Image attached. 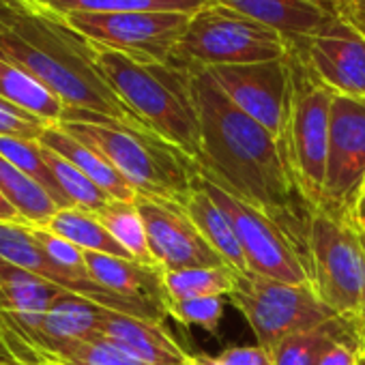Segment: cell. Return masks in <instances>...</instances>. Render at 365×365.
<instances>
[{"label":"cell","instance_id":"52a82bcc","mask_svg":"<svg viewBox=\"0 0 365 365\" xmlns=\"http://www.w3.org/2000/svg\"><path fill=\"white\" fill-rule=\"evenodd\" d=\"M307 256L316 294L337 316L365 320V250L359 232L348 222L314 211Z\"/></svg>","mask_w":365,"mask_h":365},{"label":"cell","instance_id":"d590c367","mask_svg":"<svg viewBox=\"0 0 365 365\" xmlns=\"http://www.w3.org/2000/svg\"><path fill=\"white\" fill-rule=\"evenodd\" d=\"M0 352L11 356L20 365H39L37 352L14 331L3 314H0Z\"/></svg>","mask_w":365,"mask_h":365},{"label":"cell","instance_id":"6da1fadb","mask_svg":"<svg viewBox=\"0 0 365 365\" xmlns=\"http://www.w3.org/2000/svg\"><path fill=\"white\" fill-rule=\"evenodd\" d=\"M192 71L200 116V176L260 209L307 245L312 209L290 176L282 144L258 120L237 108L205 67Z\"/></svg>","mask_w":365,"mask_h":365},{"label":"cell","instance_id":"8fae6325","mask_svg":"<svg viewBox=\"0 0 365 365\" xmlns=\"http://www.w3.org/2000/svg\"><path fill=\"white\" fill-rule=\"evenodd\" d=\"M365 187V99L333 95L320 211L348 222Z\"/></svg>","mask_w":365,"mask_h":365},{"label":"cell","instance_id":"277c9868","mask_svg":"<svg viewBox=\"0 0 365 365\" xmlns=\"http://www.w3.org/2000/svg\"><path fill=\"white\" fill-rule=\"evenodd\" d=\"M99 67L138 120L187 153L200 157L202 133L192 71L176 63H146L97 46Z\"/></svg>","mask_w":365,"mask_h":365},{"label":"cell","instance_id":"d6986e66","mask_svg":"<svg viewBox=\"0 0 365 365\" xmlns=\"http://www.w3.org/2000/svg\"><path fill=\"white\" fill-rule=\"evenodd\" d=\"M39 142L46 148L54 150L56 155L65 157L69 163H73L82 174H86L95 182V185L99 190H103L112 200H125V202L135 200L138 192L118 174V170L101 153H97L88 144L76 140L63 127H58V125L48 127Z\"/></svg>","mask_w":365,"mask_h":365},{"label":"cell","instance_id":"30bf717a","mask_svg":"<svg viewBox=\"0 0 365 365\" xmlns=\"http://www.w3.org/2000/svg\"><path fill=\"white\" fill-rule=\"evenodd\" d=\"M91 43L146 63H172L192 16L172 11L71 14L63 18Z\"/></svg>","mask_w":365,"mask_h":365},{"label":"cell","instance_id":"681fc988","mask_svg":"<svg viewBox=\"0 0 365 365\" xmlns=\"http://www.w3.org/2000/svg\"><path fill=\"white\" fill-rule=\"evenodd\" d=\"M24 3H26V0H24Z\"/></svg>","mask_w":365,"mask_h":365},{"label":"cell","instance_id":"4316f807","mask_svg":"<svg viewBox=\"0 0 365 365\" xmlns=\"http://www.w3.org/2000/svg\"><path fill=\"white\" fill-rule=\"evenodd\" d=\"M97 220L103 224V228L127 250V254L144 264H157L146 237L144 220L135 207V200H110L101 211L95 213Z\"/></svg>","mask_w":365,"mask_h":365},{"label":"cell","instance_id":"603a6c76","mask_svg":"<svg viewBox=\"0 0 365 365\" xmlns=\"http://www.w3.org/2000/svg\"><path fill=\"white\" fill-rule=\"evenodd\" d=\"M0 97L31 112L50 127L61 125L67 106L24 69L0 58Z\"/></svg>","mask_w":365,"mask_h":365},{"label":"cell","instance_id":"c3c4849f","mask_svg":"<svg viewBox=\"0 0 365 365\" xmlns=\"http://www.w3.org/2000/svg\"><path fill=\"white\" fill-rule=\"evenodd\" d=\"M361 365H365V361H363V363H361Z\"/></svg>","mask_w":365,"mask_h":365},{"label":"cell","instance_id":"7c38bea8","mask_svg":"<svg viewBox=\"0 0 365 365\" xmlns=\"http://www.w3.org/2000/svg\"><path fill=\"white\" fill-rule=\"evenodd\" d=\"M0 258L22 267L24 271L58 286L61 290L69 294L93 301L110 312L142 318V320L157 322V324H161L163 318L168 316L163 309L146 301L127 299L118 292L108 290L106 286H101L88 275H76V273L65 271L41 250V245L35 241L26 224H0Z\"/></svg>","mask_w":365,"mask_h":365},{"label":"cell","instance_id":"5bb4252c","mask_svg":"<svg viewBox=\"0 0 365 365\" xmlns=\"http://www.w3.org/2000/svg\"><path fill=\"white\" fill-rule=\"evenodd\" d=\"M135 207L146 226L150 254L163 271L228 267L200 235L185 207L140 194L135 196Z\"/></svg>","mask_w":365,"mask_h":365},{"label":"cell","instance_id":"3957f363","mask_svg":"<svg viewBox=\"0 0 365 365\" xmlns=\"http://www.w3.org/2000/svg\"><path fill=\"white\" fill-rule=\"evenodd\" d=\"M58 127L101 153L140 196L187 207L196 192V159L144 127L78 108H67Z\"/></svg>","mask_w":365,"mask_h":365},{"label":"cell","instance_id":"74e56055","mask_svg":"<svg viewBox=\"0 0 365 365\" xmlns=\"http://www.w3.org/2000/svg\"><path fill=\"white\" fill-rule=\"evenodd\" d=\"M335 9L339 18L365 37V0H335Z\"/></svg>","mask_w":365,"mask_h":365},{"label":"cell","instance_id":"4fadbf2b","mask_svg":"<svg viewBox=\"0 0 365 365\" xmlns=\"http://www.w3.org/2000/svg\"><path fill=\"white\" fill-rule=\"evenodd\" d=\"M207 71L237 108L258 120L282 144L290 99V73L286 58L207 67Z\"/></svg>","mask_w":365,"mask_h":365},{"label":"cell","instance_id":"60d3db41","mask_svg":"<svg viewBox=\"0 0 365 365\" xmlns=\"http://www.w3.org/2000/svg\"><path fill=\"white\" fill-rule=\"evenodd\" d=\"M192 359L196 365H222L217 356H211V354H192Z\"/></svg>","mask_w":365,"mask_h":365},{"label":"cell","instance_id":"ab89813d","mask_svg":"<svg viewBox=\"0 0 365 365\" xmlns=\"http://www.w3.org/2000/svg\"><path fill=\"white\" fill-rule=\"evenodd\" d=\"M350 226L356 232H365V187H363V192H361V196H359V200L350 213Z\"/></svg>","mask_w":365,"mask_h":365},{"label":"cell","instance_id":"83f0119b","mask_svg":"<svg viewBox=\"0 0 365 365\" xmlns=\"http://www.w3.org/2000/svg\"><path fill=\"white\" fill-rule=\"evenodd\" d=\"M239 271L230 267H202L165 271V288L172 299L230 297L237 288Z\"/></svg>","mask_w":365,"mask_h":365},{"label":"cell","instance_id":"d6a6232c","mask_svg":"<svg viewBox=\"0 0 365 365\" xmlns=\"http://www.w3.org/2000/svg\"><path fill=\"white\" fill-rule=\"evenodd\" d=\"M31 235L35 237V241L41 245V250L58 264L63 267L65 271L69 273H76V275H88V267H86V260H84V250L76 247L73 243L61 239L58 235L50 232L48 228L43 226H33V224H26Z\"/></svg>","mask_w":365,"mask_h":365},{"label":"cell","instance_id":"7402d4cb","mask_svg":"<svg viewBox=\"0 0 365 365\" xmlns=\"http://www.w3.org/2000/svg\"><path fill=\"white\" fill-rule=\"evenodd\" d=\"M187 213L200 235L207 239V243L226 260V264L239 273H247V260L239 245L237 232L226 217V213L215 205V200L198 185L196 180V192L187 202Z\"/></svg>","mask_w":365,"mask_h":365},{"label":"cell","instance_id":"7dc6e473","mask_svg":"<svg viewBox=\"0 0 365 365\" xmlns=\"http://www.w3.org/2000/svg\"><path fill=\"white\" fill-rule=\"evenodd\" d=\"M322 3H329V5H335V0H322Z\"/></svg>","mask_w":365,"mask_h":365},{"label":"cell","instance_id":"484cf974","mask_svg":"<svg viewBox=\"0 0 365 365\" xmlns=\"http://www.w3.org/2000/svg\"><path fill=\"white\" fill-rule=\"evenodd\" d=\"M43 228L58 235L61 239L73 243L84 252H97L118 258H131L127 250L103 228L95 213L82 209H61Z\"/></svg>","mask_w":365,"mask_h":365},{"label":"cell","instance_id":"9c48e42d","mask_svg":"<svg viewBox=\"0 0 365 365\" xmlns=\"http://www.w3.org/2000/svg\"><path fill=\"white\" fill-rule=\"evenodd\" d=\"M198 185L215 200V205L230 220L239 245L247 260V271L279 279L286 284H312L307 245L301 243L273 217L245 200L228 194L205 176H198Z\"/></svg>","mask_w":365,"mask_h":365},{"label":"cell","instance_id":"5b68a950","mask_svg":"<svg viewBox=\"0 0 365 365\" xmlns=\"http://www.w3.org/2000/svg\"><path fill=\"white\" fill-rule=\"evenodd\" d=\"M286 63L290 99L282 150L301 198L312 211H320L329 157L331 101L335 93L309 71L299 52L288 48Z\"/></svg>","mask_w":365,"mask_h":365},{"label":"cell","instance_id":"ba28073f","mask_svg":"<svg viewBox=\"0 0 365 365\" xmlns=\"http://www.w3.org/2000/svg\"><path fill=\"white\" fill-rule=\"evenodd\" d=\"M228 299L250 322L258 346L269 352L288 335L316 329L337 316L312 284H286L250 271L237 275V288Z\"/></svg>","mask_w":365,"mask_h":365},{"label":"cell","instance_id":"836d02e7","mask_svg":"<svg viewBox=\"0 0 365 365\" xmlns=\"http://www.w3.org/2000/svg\"><path fill=\"white\" fill-rule=\"evenodd\" d=\"M50 125L31 112L14 106L5 97H0V138H18L39 142Z\"/></svg>","mask_w":365,"mask_h":365},{"label":"cell","instance_id":"d4e9b609","mask_svg":"<svg viewBox=\"0 0 365 365\" xmlns=\"http://www.w3.org/2000/svg\"><path fill=\"white\" fill-rule=\"evenodd\" d=\"M0 192L16 207L22 220L33 226H46L61 211L39 182L26 176L3 155H0Z\"/></svg>","mask_w":365,"mask_h":365},{"label":"cell","instance_id":"44dd1931","mask_svg":"<svg viewBox=\"0 0 365 365\" xmlns=\"http://www.w3.org/2000/svg\"><path fill=\"white\" fill-rule=\"evenodd\" d=\"M361 318L335 316L333 320L301 333H292L273 348V365H318L322 354L339 339L356 333Z\"/></svg>","mask_w":365,"mask_h":365},{"label":"cell","instance_id":"ac0fdd59","mask_svg":"<svg viewBox=\"0 0 365 365\" xmlns=\"http://www.w3.org/2000/svg\"><path fill=\"white\" fill-rule=\"evenodd\" d=\"M99 335L146 365H182L190 359L161 324L118 312H103Z\"/></svg>","mask_w":365,"mask_h":365},{"label":"cell","instance_id":"f546056e","mask_svg":"<svg viewBox=\"0 0 365 365\" xmlns=\"http://www.w3.org/2000/svg\"><path fill=\"white\" fill-rule=\"evenodd\" d=\"M41 148H43L46 163L50 165V170H52V174H54V178L58 182V187L63 190V194L67 196L71 207L88 211V213H97L112 200L103 190H99L86 174H82L65 157L56 155L54 150L46 148L43 144H41Z\"/></svg>","mask_w":365,"mask_h":365},{"label":"cell","instance_id":"2e32d148","mask_svg":"<svg viewBox=\"0 0 365 365\" xmlns=\"http://www.w3.org/2000/svg\"><path fill=\"white\" fill-rule=\"evenodd\" d=\"M256 20L284 37L288 48H303L335 16V5L322 0H211Z\"/></svg>","mask_w":365,"mask_h":365},{"label":"cell","instance_id":"f907efd6","mask_svg":"<svg viewBox=\"0 0 365 365\" xmlns=\"http://www.w3.org/2000/svg\"><path fill=\"white\" fill-rule=\"evenodd\" d=\"M363 322H365V320H363Z\"/></svg>","mask_w":365,"mask_h":365},{"label":"cell","instance_id":"cb8c5ba5","mask_svg":"<svg viewBox=\"0 0 365 365\" xmlns=\"http://www.w3.org/2000/svg\"><path fill=\"white\" fill-rule=\"evenodd\" d=\"M29 5L52 16L65 18L71 14H140V11H172L198 14L211 0H26Z\"/></svg>","mask_w":365,"mask_h":365},{"label":"cell","instance_id":"f6af8a7d","mask_svg":"<svg viewBox=\"0 0 365 365\" xmlns=\"http://www.w3.org/2000/svg\"><path fill=\"white\" fill-rule=\"evenodd\" d=\"M182 365H196V363H194V359H192V354H190V359H187L185 363H182Z\"/></svg>","mask_w":365,"mask_h":365},{"label":"cell","instance_id":"1f68e13d","mask_svg":"<svg viewBox=\"0 0 365 365\" xmlns=\"http://www.w3.org/2000/svg\"><path fill=\"white\" fill-rule=\"evenodd\" d=\"M226 297H200V299H172L168 316L187 327H200L215 333L224 318Z\"/></svg>","mask_w":365,"mask_h":365},{"label":"cell","instance_id":"7bdbcfd3","mask_svg":"<svg viewBox=\"0 0 365 365\" xmlns=\"http://www.w3.org/2000/svg\"><path fill=\"white\" fill-rule=\"evenodd\" d=\"M14 3H18V0H0V11H5V9L11 7Z\"/></svg>","mask_w":365,"mask_h":365},{"label":"cell","instance_id":"7a4b0ae2","mask_svg":"<svg viewBox=\"0 0 365 365\" xmlns=\"http://www.w3.org/2000/svg\"><path fill=\"white\" fill-rule=\"evenodd\" d=\"M0 58L31 73L67 108L144 127L101 71L97 46L58 16L24 0L0 11Z\"/></svg>","mask_w":365,"mask_h":365},{"label":"cell","instance_id":"f1b7e54d","mask_svg":"<svg viewBox=\"0 0 365 365\" xmlns=\"http://www.w3.org/2000/svg\"><path fill=\"white\" fill-rule=\"evenodd\" d=\"M39 359H50L61 365H146L120 350L103 335L46 346L39 350Z\"/></svg>","mask_w":365,"mask_h":365},{"label":"cell","instance_id":"8d00e7d4","mask_svg":"<svg viewBox=\"0 0 365 365\" xmlns=\"http://www.w3.org/2000/svg\"><path fill=\"white\" fill-rule=\"evenodd\" d=\"M222 365H273V354L262 346H232L217 354Z\"/></svg>","mask_w":365,"mask_h":365},{"label":"cell","instance_id":"ee69618b","mask_svg":"<svg viewBox=\"0 0 365 365\" xmlns=\"http://www.w3.org/2000/svg\"><path fill=\"white\" fill-rule=\"evenodd\" d=\"M39 365H61V363H56V361H50V359H41V361H39Z\"/></svg>","mask_w":365,"mask_h":365},{"label":"cell","instance_id":"e0dca14e","mask_svg":"<svg viewBox=\"0 0 365 365\" xmlns=\"http://www.w3.org/2000/svg\"><path fill=\"white\" fill-rule=\"evenodd\" d=\"M88 273L95 282L127 299L146 301L168 314L170 294L165 271L159 264H144L133 258H118L97 252H84Z\"/></svg>","mask_w":365,"mask_h":365},{"label":"cell","instance_id":"9a60e30c","mask_svg":"<svg viewBox=\"0 0 365 365\" xmlns=\"http://www.w3.org/2000/svg\"><path fill=\"white\" fill-rule=\"evenodd\" d=\"M294 52L335 95L365 99V37L339 14Z\"/></svg>","mask_w":365,"mask_h":365},{"label":"cell","instance_id":"e575fe53","mask_svg":"<svg viewBox=\"0 0 365 365\" xmlns=\"http://www.w3.org/2000/svg\"><path fill=\"white\" fill-rule=\"evenodd\" d=\"M363 361H365V322L356 333L335 341L322 354L318 365H361Z\"/></svg>","mask_w":365,"mask_h":365},{"label":"cell","instance_id":"f35d334b","mask_svg":"<svg viewBox=\"0 0 365 365\" xmlns=\"http://www.w3.org/2000/svg\"><path fill=\"white\" fill-rule=\"evenodd\" d=\"M0 224H26L16 207L3 196V192H0Z\"/></svg>","mask_w":365,"mask_h":365},{"label":"cell","instance_id":"4dcf8cb0","mask_svg":"<svg viewBox=\"0 0 365 365\" xmlns=\"http://www.w3.org/2000/svg\"><path fill=\"white\" fill-rule=\"evenodd\" d=\"M0 155L7 157L14 165H18L26 176H31L35 182L52 196V200L61 209H73L58 182L50 170V165L43 159V148L39 142L33 140H18V138H0Z\"/></svg>","mask_w":365,"mask_h":365},{"label":"cell","instance_id":"ffe728a7","mask_svg":"<svg viewBox=\"0 0 365 365\" xmlns=\"http://www.w3.org/2000/svg\"><path fill=\"white\" fill-rule=\"evenodd\" d=\"M67 292L0 258V314H46Z\"/></svg>","mask_w":365,"mask_h":365},{"label":"cell","instance_id":"bcb514c9","mask_svg":"<svg viewBox=\"0 0 365 365\" xmlns=\"http://www.w3.org/2000/svg\"><path fill=\"white\" fill-rule=\"evenodd\" d=\"M359 237H361V243H363V250H365V232H359Z\"/></svg>","mask_w":365,"mask_h":365},{"label":"cell","instance_id":"8992f818","mask_svg":"<svg viewBox=\"0 0 365 365\" xmlns=\"http://www.w3.org/2000/svg\"><path fill=\"white\" fill-rule=\"evenodd\" d=\"M288 43L273 29L217 3L192 16L174 61L182 67H224L286 58Z\"/></svg>","mask_w":365,"mask_h":365},{"label":"cell","instance_id":"b9f144b4","mask_svg":"<svg viewBox=\"0 0 365 365\" xmlns=\"http://www.w3.org/2000/svg\"><path fill=\"white\" fill-rule=\"evenodd\" d=\"M0 365H20V363H16L11 356H7V354L0 352Z\"/></svg>","mask_w":365,"mask_h":365}]
</instances>
